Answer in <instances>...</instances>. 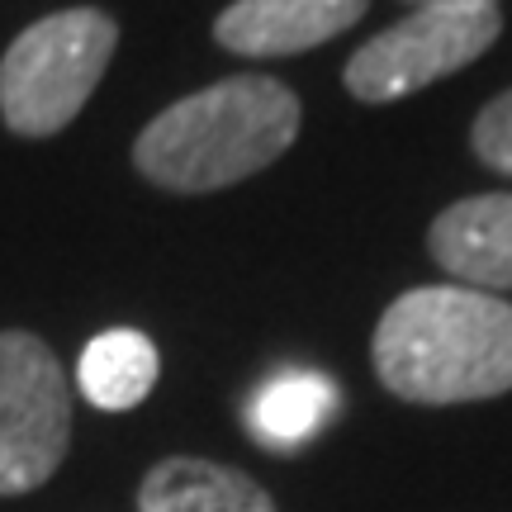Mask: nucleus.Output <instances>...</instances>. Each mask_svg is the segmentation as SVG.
Wrapping results in <instances>:
<instances>
[{
  "mask_svg": "<svg viewBox=\"0 0 512 512\" xmlns=\"http://www.w3.org/2000/svg\"><path fill=\"white\" fill-rule=\"evenodd\" d=\"M370 361L403 403H479L512 389V304L470 285L399 294L375 323Z\"/></svg>",
  "mask_w": 512,
  "mask_h": 512,
  "instance_id": "nucleus-1",
  "label": "nucleus"
},
{
  "mask_svg": "<svg viewBox=\"0 0 512 512\" xmlns=\"http://www.w3.org/2000/svg\"><path fill=\"white\" fill-rule=\"evenodd\" d=\"M299 95L275 76H223L152 114L133 166L176 195H209L280 162L299 138Z\"/></svg>",
  "mask_w": 512,
  "mask_h": 512,
  "instance_id": "nucleus-2",
  "label": "nucleus"
},
{
  "mask_svg": "<svg viewBox=\"0 0 512 512\" xmlns=\"http://www.w3.org/2000/svg\"><path fill=\"white\" fill-rule=\"evenodd\" d=\"M119 48L114 15L95 5L53 10L0 57V119L19 138H53L86 110Z\"/></svg>",
  "mask_w": 512,
  "mask_h": 512,
  "instance_id": "nucleus-3",
  "label": "nucleus"
},
{
  "mask_svg": "<svg viewBox=\"0 0 512 512\" xmlns=\"http://www.w3.org/2000/svg\"><path fill=\"white\" fill-rule=\"evenodd\" d=\"M72 446V380L34 332H0V498H24Z\"/></svg>",
  "mask_w": 512,
  "mask_h": 512,
  "instance_id": "nucleus-4",
  "label": "nucleus"
},
{
  "mask_svg": "<svg viewBox=\"0 0 512 512\" xmlns=\"http://www.w3.org/2000/svg\"><path fill=\"white\" fill-rule=\"evenodd\" d=\"M498 34H503L498 5H418L413 15L361 43L342 81L361 105H389L470 67L479 53L494 48Z\"/></svg>",
  "mask_w": 512,
  "mask_h": 512,
  "instance_id": "nucleus-5",
  "label": "nucleus"
},
{
  "mask_svg": "<svg viewBox=\"0 0 512 512\" xmlns=\"http://www.w3.org/2000/svg\"><path fill=\"white\" fill-rule=\"evenodd\" d=\"M370 0H233L214 19L219 48L238 57H294L347 34Z\"/></svg>",
  "mask_w": 512,
  "mask_h": 512,
  "instance_id": "nucleus-6",
  "label": "nucleus"
},
{
  "mask_svg": "<svg viewBox=\"0 0 512 512\" xmlns=\"http://www.w3.org/2000/svg\"><path fill=\"white\" fill-rule=\"evenodd\" d=\"M427 252L470 290H512V195H475L451 204L432 223Z\"/></svg>",
  "mask_w": 512,
  "mask_h": 512,
  "instance_id": "nucleus-7",
  "label": "nucleus"
},
{
  "mask_svg": "<svg viewBox=\"0 0 512 512\" xmlns=\"http://www.w3.org/2000/svg\"><path fill=\"white\" fill-rule=\"evenodd\" d=\"M138 512H280L275 498L233 465L166 456L138 484Z\"/></svg>",
  "mask_w": 512,
  "mask_h": 512,
  "instance_id": "nucleus-8",
  "label": "nucleus"
},
{
  "mask_svg": "<svg viewBox=\"0 0 512 512\" xmlns=\"http://www.w3.org/2000/svg\"><path fill=\"white\" fill-rule=\"evenodd\" d=\"M162 375V356L152 347V337L138 328H110L91 337L81 361H76V384L86 403L105 413H128L152 394V384Z\"/></svg>",
  "mask_w": 512,
  "mask_h": 512,
  "instance_id": "nucleus-9",
  "label": "nucleus"
},
{
  "mask_svg": "<svg viewBox=\"0 0 512 512\" xmlns=\"http://www.w3.org/2000/svg\"><path fill=\"white\" fill-rule=\"evenodd\" d=\"M337 389L332 380L313 375V370H285L271 375L247 403V432L271 451H299L304 441H313L328 418L337 413Z\"/></svg>",
  "mask_w": 512,
  "mask_h": 512,
  "instance_id": "nucleus-10",
  "label": "nucleus"
},
{
  "mask_svg": "<svg viewBox=\"0 0 512 512\" xmlns=\"http://www.w3.org/2000/svg\"><path fill=\"white\" fill-rule=\"evenodd\" d=\"M475 157L498 176H512V91H503L498 100H489L479 110L475 128H470Z\"/></svg>",
  "mask_w": 512,
  "mask_h": 512,
  "instance_id": "nucleus-11",
  "label": "nucleus"
},
{
  "mask_svg": "<svg viewBox=\"0 0 512 512\" xmlns=\"http://www.w3.org/2000/svg\"><path fill=\"white\" fill-rule=\"evenodd\" d=\"M418 5H494V0H418Z\"/></svg>",
  "mask_w": 512,
  "mask_h": 512,
  "instance_id": "nucleus-12",
  "label": "nucleus"
}]
</instances>
